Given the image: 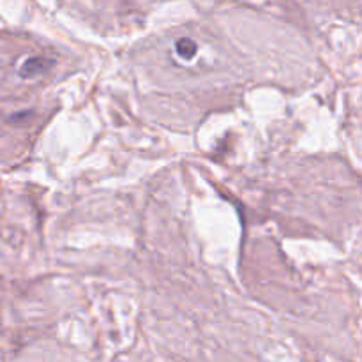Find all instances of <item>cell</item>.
<instances>
[{
  "label": "cell",
  "mask_w": 362,
  "mask_h": 362,
  "mask_svg": "<svg viewBox=\"0 0 362 362\" xmlns=\"http://www.w3.org/2000/svg\"><path fill=\"white\" fill-rule=\"evenodd\" d=\"M49 66H52V62H49V60L42 59V57H32V59L25 60V64L21 66L20 74L23 78H34V76H37V74L45 73Z\"/></svg>",
  "instance_id": "6da1fadb"
},
{
  "label": "cell",
  "mask_w": 362,
  "mask_h": 362,
  "mask_svg": "<svg viewBox=\"0 0 362 362\" xmlns=\"http://www.w3.org/2000/svg\"><path fill=\"white\" fill-rule=\"evenodd\" d=\"M175 49H177V53H179V55L182 57V59L189 60V59H193L194 55H197L198 46H197V42L193 41V39L180 37L179 41L175 42Z\"/></svg>",
  "instance_id": "7a4b0ae2"
}]
</instances>
